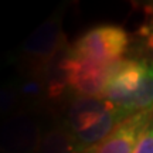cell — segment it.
Returning <instances> with one entry per match:
<instances>
[{"mask_svg":"<svg viewBox=\"0 0 153 153\" xmlns=\"http://www.w3.org/2000/svg\"><path fill=\"white\" fill-rule=\"evenodd\" d=\"M17 87H19V92H20L22 99L36 101L38 98L48 95V84L38 72L30 74L24 79L17 81Z\"/></svg>","mask_w":153,"mask_h":153,"instance_id":"11","label":"cell"},{"mask_svg":"<svg viewBox=\"0 0 153 153\" xmlns=\"http://www.w3.org/2000/svg\"><path fill=\"white\" fill-rule=\"evenodd\" d=\"M139 34L142 37L145 51H146L149 60H150V65H153V23H149L146 26H143L140 28Z\"/></svg>","mask_w":153,"mask_h":153,"instance_id":"14","label":"cell"},{"mask_svg":"<svg viewBox=\"0 0 153 153\" xmlns=\"http://www.w3.org/2000/svg\"><path fill=\"white\" fill-rule=\"evenodd\" d=\"M115 108L105 98L76 97L68 108L67 128L76 135L94 126L109 109Z\"/></svg>","mask_w":153,"mask_h":153,"instance_id":"7","label":"cell"},{"mask_svg":"<svg viewBox=\"0 0 153 153\" xmlns=\"http://www.w3.org/2000/svg\"><path fill=\"white\" fill-rule=\"evenodd\" d=\"M41 126L30 111H17L0 122V153H38Z\"/></svg>","mask_w":153,"mask_h":153,"instance_id":"4","label":"cell"},{"mask_svg":"<svg viewBox=\"0 0 153 153\" xmlns=\"http://www.w3.org/2000/svg\"><path fill=\"white\" fill-rule=\"evenodd\" d=\"M17 81H6L0 85V116H10L20 104Z\"/></svg>","mask_w":153,"mask_h":153,"instance_id":"12","label":"cell"},{"mask_svg":"<svg viewBox=\"0 0 153 153\" xmlns=\"http://www.w3.org/2000/svg\"><path fill=\"white\" fill-rule=\"evenodd\" d=\"M128 45L129 36L123 28L114 24H102L85 31L67 51L95 62L115 64L123 60L122 57Z\"/></svg>","mask_w":153,"mask_h":153,"instance_id":"1","label":"cell"},{"mask_svg":"<svg viewBox=\"0 0 153 153\" xmlns=\"http://www.w3.org/2000/svg\"><path fill=\"white\" fill-rule=\"evenodd\" d=\"M133 153H153V122L140 135Z\"/></svg>","mask_w":153,"mask_h":153,"instance_id":"13","label":"cell"},{"mask_svg":"<svg viewBox=\"0 0 153 153\" xmlns=\"http://www.w3.org/2000/svg\"><path fill=\"white\" fill-rule=\"evenodd\" d=\"M146 111H153V65L150 64L143 76L140 87L137 88L136 94L132 97L131 102L126 108V114L131 116L133 114Z\"/></svg>","mask_w":153,"mask_h":153,"instance_id":"10","label":"cell"},{"mask_svg":"<svg viewBox=\"0 0 153 153\" xmlns=\"http://www.w3.org/2000/svg\"><path fill=\"white\" fill-rule=\"evenodd\" d=\"M65 47L67 36L62 28V10H58L24 40L20 53L33 64L34 70H44Z\"/></svg>","mask_w":153,"mask_h":153,"instance_id":"3","label":"cell"},{"mask_svg":"<svg viewBox=\"0 0 153 153\" xmlns=\"http://www.w3.org/2000/svg\"><path fill=\"white\" fill-rule=\"evenodd\" d=\"M148 67L149 64L143 60H122L116 62L105 89L104 98L109 101L115 108L126 114V108L132 97L136 94L137 88L140 87Z\"/></svg>","mask_w":153,"mask_h":153,"instance_id":"5","label":"cell"},{"mask_svg":"<svg viewBox=\"0 0 153 153\" xmlns=\"http://www.w3.org/2000/svg\"><path fill=\"white\" fill-rule=\"evenodd\" d=\"M115 64H101L95 61L75 57L67 51L65 57L60 61V68L67 87L72 88L79 97L104 98L105 89Z\"/></svg>","mask_w":153,"mask_h":153,"instance_id":"2","label":"cell"},{"mask_svg":"<svg viewBox=\"0 0 153 153\" xmlns=\"http://www.w3.org/2000/svg\"><path fill=\"white\" fill-rule=\"evenodd\" d=\"M78 153H81V152H78ZM84 153H87V152H84Z\"/></svg>","mask_w":153,"mask_h":153,"instance_id":"15","label":"cell"},{"mask_svg":"<svg viewBox=\"0 0 153 153\" xmlns=\"http://www.w3.org/2000/svg\"><path fill=\"white\" fill-rule=\"evenodd\" d=\"M126 118H128V115L123 111L118 109V108L109 109L94 126L75 135V140L79 150L81 149L87 150V149L94 148L101 142H104L105 139L114 132L115 128L119 125L122 120H125Z\"/></svg>","mask_w":153,"mask_h":153,"instance_id":"8","label":"cell"},{"mask_svg":"<svg viewBox=\"0 0 153 153\" xmlns=\"http://www.w3.org/2000/svg\"><path fill=\"white\" fill-rule=\"evenodd\" d=\"M75 135L65 126H54L45 135L38 153H78Z\"/></svg>","mask_w":153,"mask_h":153,"instance_id":"9","label":"cell"},{"mask_svg":"<svg viewBox=\"0 0 153 153\" xmlns=\"http://www.w3.org/2000/svg\"><path fill=\"white\" fill-rule=\"evenodd\" d=\"M153 111L128 116L114 129L104 142L87 149V153H133L143 131L153 122Z\"/></svg>","mask_w":153,"mask_h":153,"instance_id":"6","label":"cell"}]
</instances>
